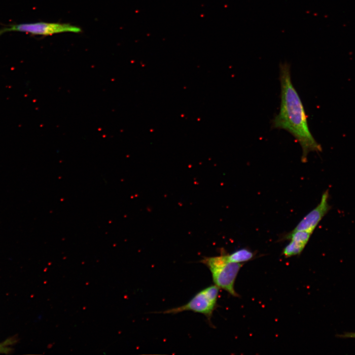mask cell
Segmentation results:
<instances>
[{
    "label": "cell",
    "mask_w": 355,
    "mask_h": 355,
    "mask_svg": "<svg viewBox=\"0 0 355 355\" xmlns=\"http://www.w3.org/2000/svg\"><path fill=\"white\" fill-rule=\"evenodd\" d=\"M12 343V339H8L0 344V353H7L10 351L9 346Z\"/></svg>",
    "instance_id": "obj_9"
},
{
    "label": "cell",
    "mask_w": 355,
    "mask_h": 355,
    "mask_svg": "<svg viewBox=\"0 0 355 355\" xmlns=\"http://www.w3.org/2000/svg\"><path fill=\"white\" fill-rule=\"evenodd\" d=\"M219 288L211 285L197 293L187 303L181 306L166 310L161 313L176 314L184 311H192L204 315L210 324L216 307Z\"/></svg>",
    "instance_id": "obj_3"
},
{
    "label": "cell",
    "mask_w": 355,
    "mask_h": 355,
    "mask_svg": "<svg viewBox=\"0 0 355 355\" xmlns=\"http://www.w3.org/2000/svg\"><path fill=\"white\" fill-rule=\"evenodd\" d=\"M200 262L205 265L210 270L215 285L233 296H239L235 290L234 284L243 263L230 261L227 254L204 257L200 260Z\"/></svg>",
    "instance_id": "obj_2"
},
{
    "label": "cell",
    "mask_w": 355,
    "mask_h": 355,
    "mask_svg": "<svg viewBox=\"0 0 355 355\" xmlns=\"http://www.w3.org/2000/svg\"><path fill=\"white\" fill-rule=\"evenodd\" d=\"M337 336L341 338H354L355 339V332H345L343 334L337 335Z\"/></svg>",
    "instance_id": "obj_10"
},
{
    "label": "cell",
    "mask_w": 355,
    "mask_h": 355,
    "mask_svg": "<svg viewBox=\"0 0 355 355\" xmlns=\"http://www.w3.org/2000/svg\"><path fill=\"white\" fill-rule=\"evenodd\" d=\"M20 32L36 35L49 36L55 34L71 32L78 33L80 28L67 23L36 22L11 25L0 30V35L6 32Z\"/></svg>",
    "instance_id": "obj_4"
},
{
    "label": "cell",
    "mask_w": 355,
    "mask_h": 355,
    "mask_svg": "<svg viewBox=\"0 0 355 355\" xmlns=\"http://www.w3.org/2000/svg\"><path fill=\"white\" fill-rule=\"evenodd\" d=\"M329 190L322 194L318 206L305 215L298 223L294 231H305L312 234L318 224L331 209L329 204Z\"/></svg>",
    "instance_id": "obj_5"
},
{
    "label": "cell",
    "mask_w": 355,
    "mask_h": 355,
    "mask_svg": "<svg viewBox=\"0 0 355 355\" xmlns=\"http://www.w3.org/2000/svg\"><path fill=\"white\" fill-rule=\"evenodd\" d=\"M312 233L305 231H292L285 237L286 239L306 245Z\"/></svg>",
    "instance_id": "obj_7"
},
{
    "label": "cell",
    "mask_w": 355,
    "mask_h": 355,
    "mask_svg": "<svg viewBox=\"0 0 355 355\" xmlns=\"http://www.w3.org/2000/svg\"><path fill=\"white\" fill-rule=\"evenodd\" d=\"M305 246V245L291 241L284 248L283 254L287 257L299 255L301 253Z\"/></svg>",
    "instance_id": "obj_8"
},
{
    "label": "cell",
    "mask_w": 355,
    "mask_h": 355,
    "mask_svg": "<svg viewBox=\"0 0 355 355\" xmlns=\"http://www.w3.org/2000/svg\"><path fill=\"white\" fill-rule=\"evenodd\" d=\"M279 68L280 107L272 126L287 131L295 138L302 148L301 160L306 162L309 152L320 151L321 148L310 132L302 101L291 81L289 64L282 63Z\"/></svg>",
    "instance_id": "obj_1"
},
{
    "label": "cell",
    "mask_w": 355,
    "mask_h": 355,
    "mask_svg": "<svg viewBox=\"0 0 355 355\" xmlns=\"http://www.w3.org/2000/svg\"><path fill=\"white\" fill-rule=\"evenodd\" d=\"M227 255L230 261L237 263H243L248 261L254 256V254L252 251L245 248L238 249Z\"/></svg>",
    "instance_id": "obj_6"
}]
</instances>
